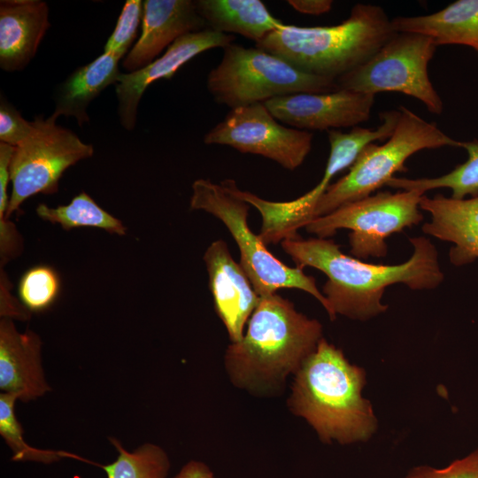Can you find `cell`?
Here are the masks:
<instances>
[{
  "instance_id": "3957f363",
  "label": "cell",
  "mask_w": 478,
  "mask_h": 478,
  "mask_svg": "<svg viewBox=\"0 0 478 478\" xmlns=\"http://www.w3.org/2000/svg\"><path fill=\"white\" fill-rule=\"evenodd\" d=\"M364 384V370L322 337L296 372L288 406L324 443L366 441L377 421L371 404L362 397Z\"/></svg>"
},
{
  "instance_id": "7402d4cb",
  "label": "cell",
  "mask_w": 478,
  "mask_h": 478,
  "mask_svg": "<svg viewBox=\"0 0 478 478\" xmlns=\"http://www.w3.org/2000/svg\"><path fill=\"white\" fill-rule=\"evenodd\" d=\"M379 116L381 123L376 128L356 126L346 133L338 129L328 131L330 150L320 184L328 187L333 177L351 167L366 146L391 136L399 120V109L384 111Z\"/></svg>"
},
{
  "instance_id": "8992f818",
  "label": "cell",
  "mask_w": 478,
  "mask_h": 478,
  "mask_svg": "<svg viewBox=\"0 0 478 478\" xmlns=\"http://www.w3.org/2000/svg\"><path fill=\"white\" fill-rule=\"evenodd\" d=\"M206 87L214 101L231 110L297 93H329L339 89L336 80L294 67L257 46L230 43L220 63L207 75Z\"/></svg>"
},
{
  "instance_id": "9c48e42d",
  "label": "cell",
  "mask_w": 478,
  "mask_h": 478,
  "mask_svg": "<svg viewBox=\"0 0 478 478\" xmlns=\"http://www.w3.org/2000/svg\"><path fill=\"white\" fill-rule=\"evenodd\" d=\"M435 42L413 33H396L369 60L336 79L340 89L375 96L399 92L421 102L429 112L442 113L443 102L428 75Z\"/></svg>"
},
{
  "instance_id": "4316f807",
  "label": "cell",
  "mask_w": 478,
  "mask_h": 478,
  "mask_svg": "<svg viewBox=\"0 0 478 478\" xmlns=\"http://www.w3.org/2000/svg\"><path fill=\"white\" fill-rule=\"evenodd\" d=\"M58 274L50 266L39 265L27 270L18 284L20 303L29 312L49 309L59 295Z\"/></svg>"
},
{
  "instance_id": "5b68a950",
  "label": "cell",
  "mask_w": 478,
  "mask_h": 478,
  "mask_svg": "<svg viewBox=\"0 0 478 478\" xmlns=\"http://www.w3.org/2000/svg\"><path fill=\"white\" fill-rule=\"evenodd\" d=\"M398 109L399 120L391 136L382 145L374 143L362 150L348 173L331 183L316 202L310 221L371 196L386 186L397 172L405 171V161L420 150L461 148V141L446 135L435 122L425 120L405 106Z\"/></svg>"
},
{
  "instance_id": "cb8c5ba5",
  "label": "cell",
  "mask_w": 478,
  "mask_h": 478,
  "mask_svg": "<svg viewBox=\"0 0 478 478\" xmlns=\"http://www.w3.org/2000/svg\"><path fill=\"white\" fill-rule=\"evenodd\" d=\"M37 215L52 224H58L64 230L89 227L104 229L110 234L126 235L127 228L117 218L100 207L85 192L74 197L68 204L52 208L44 204L36 207Z\"/></svg>"
},
{
  "instance_id": "277c9868",
  "label": "cell",
  "mask_w": 478,
  "mask_h": 478,
  "mask_svg": "<svg viewBox=\"0 0 478 478\" xmlns=\"http://www.w3.org/2000/svg\"><path fill=\"white\" fill-rule=\"evenodd\" d=\"M395 35L391 19L382 7L357 4L340 24H284L255 46L300 71L336 80L369 60Z\"/></svg>"
},
{
  "instance_id": "836d02e7",
  "label": "cell",
  "mask_w": 478,
  "mask_h": 478,
  "mask_svg": "<svg viewBox=\"0 0 478 478\" xmlns=\"http://www.w3.org/2000/svg\"><path fill=\"white\" fill-rule=\"evenodd\" d=\"M173 478H216L211 468L204 462L191 460L182 466Z\"/></svg>"
},
{
  "instance_id": "d6a6232c",
  "label": "cell",
  "mask_w": 478,
  "mask_h": 478,
  "mask_svg": "<svg viewBox=\"0 0 478 478\" xmlns=\"http://www.w3.org/2000/svg\"><path fill=\"white\" fill-rule=\"evenodd\" d=\"M288 4L297 12L304 14L320 15L330 12L331 0H288Z\"/></svg>"
},
{
  "instance_id": "ba28073f",
  "label": "cell",
  "mask_w": 478,
  "mask_h": 478,
  "mask_svg": "<svg viewBox=\"0 0 478 478\" xmlns=\"http://www.w3.org/2000/svg\"><path fill=\"white\" fill-rule=\"evenodd\" d=\"M424 195L419 190L380 191L316 218L305 228L324 239L349 229L350 255L361 260L384 258L389 236L422 221L420 203Z\"/></svg>"
},
{
  "instance_id": "f546056e",
  "label": "cell",
  "mask_w": 478,
  "mask_h": 478,
  "mask_svg": "<svg viewBox=\"0 0 478 478\" xmlns=\"http://www.w3.org/2000/svg\"><path fill=\"white\" fill-rule=\"evenodd\" d=\"M404 478H478V449L443 468L415 466Z\"/></svg>"
},
{
  "instance_id": "d6986e66",
  "label": "cell",
  "mask_w": 478,
  "mask_h": 478,
  "mask_svg": "<svg viewBox=\"0 0 478 478\" xmlns=\"http://www.w3.org/2000/svg\"><path fill=\"white\" fill-rule=\"evenodd\" d=\"M396 33L431 38L436 46L464 45L478 54V0H458L434 13L391 19Z\"/></svg>"
},
{
  "instance_id": "4dcf8cb0",
  "label": "cell",
  "mask_w": 478,
  "mask_h": 478,
  "mask_svg": "<svg viewBox=\"0 0 478 478\" xmlns=\"http://www.w3.org/2000/svg\"><path fill=\"white\" fill-rule=\"evenodd\" d=\"M15 147L0 143V220L5 218L10 196L8 186L11 182V163Z\"/></svg>"
},
{
  "instance_id": "f1b7e54d",
  "label": "cell",
  "mask_w": 478,
  "mask_h": 478,
  "mask_svg": "<svg viewBox=\"0 0 478 478\" xmlns=\"http://www.w3.org/2000/svg\"><path fill=\"white\" fill-rule=\"evenodd\" d=\"M33 128V121L25 120L14 106L2 96L0 104L1 143L17 147L29 136Z\"/></svg>"
},
{
  "instance_id": "603a6c76",
  "label": "cell",
  "mask_w": 478,
  "mask_h": 478,
  "mask_svg": "<svg viewBox=\"0 0 478 478\" xmlns=\"http://www.w3.org/2000/svg\"><path fill=\"white\" fill-rule=\"evenodd\" d=\"M467 159L451 172L435 178L408 179L392 177L386 186L401 190H419L426 193L431 189H449L451 197L464 199L478 191V140L462 142Z\"/></svg>"
},
{
  "instance_id": "4fadbf2b",
  "label": "cell",
  "mask_w": 478,
  "mask_h": 478,
  "mask_svg": "<svg viewBox=\"0 0 478 478\" xmlns=\"http://www.w3.org/2000/svg\"><path fill=\"white\" fill-rule=\"evenodd\" d=\"M235 36L210 28L185 35L173 42L158 58L136 71L122 73L115 84L118 114L123 127L131 131L136 123L140 100L153 82L171 79L187 62L211 49H224Z\"/></svg>"
},
{
  "instance_id": "7c38bea8",
  "label": "cell",
  "mask_w": 478,
  "mask_h": 478,
  "mask_svg": "<svg viewBox=\"0 0 478 478\" xmlns=\"http://www.w3.org/2000/svg\"><path fill=\"white\" fill-rule=\"evenodd\" d=\"M375 96L339 89L329 93H297L264 103L281 123L301 130L328 131L356 127L370 118Z\"/></svg>"
},
{
  "instance_id": "ffe728a7",
  "label": "cell",
  "mask_w": 478,
  "mask_h": 478,
  "mask_svg": "<svg viewBox=\"0 0 478 478\" xmlns=\"http://www.w3.org/2000/svg\"><path fill=\"white\" fill-rule=\"evenodd\" d=\"M120 59L117 55L104 52L73 72L56 89L51 115L56 119L73 117L80 127L89 122L87 109L103 90L117 83L121 74Z\"/></svg>"
},
{
  "instance_id": "ac0fdd59",
  "label": "cell",
  "mask_w": 478,
  "mask_h": 478,
  "mask_svg": "<svg viewBox=\"0 0 478 478\" xmlns=\"http://www.w3.org/2000/svg\"><path fill=\"white\" fill-rule=\"evenodd\" d=\"M50 24L49 6L42 0L0 2V67L24 69L33 59Z\"/></svg>"
},
{
  "instance_id": "6da1fadb",
  "label": "cell",
  "mask_w": 478,
  "mask_h": 478,
  "mask_svg": "<svg viewBox=\"0 0 478 478\" xmlns=\"http://www.w3.org/2000/svg\"><path fill=\"white\" fill-rule=\"evenodd\" d=\"M412 256L397 265L372 264L345 254L331 238L304 239L300 235L281 243L282 250L296 266L312 267L328 278L322 294L329 307V319L336 314L352 320H366L388 309L382 298L385 289L402 283L411 289H435L443 281L438 251L424 237L409 239Z\"/></svg>"
},
{
  "instance_id": "d4e9b609",
  "label": "cell",
  "mask_w": 478,
  "mask_h": 478,
  "mask_svg": "<svg viewBox=\"0 0 478 478\" xmlns=\"http://www.w3.org/2000/svg\"><path fill=\"white\" fill-rule=\"evenodd\" d=\"M118 451L111 464L100 466L107 478H166L170 469L166 452L153 443H144L128 451L116 439H110Z\"/></svg>"
},
{
  "instance_id": "7a4b0ae2",
  "label": "cell",
  "mask_w": 478,
  "mask_h": 478,
  "mask_svg": "<svg viewBox=\"0 0 478 478\" xmlns=\"http://www.w3.org/2000/svg\"><path fill=\"white\" fill-rule=\"evenodd\" d=\"M322 326L277 293L260 297L241 341L231 343L224 366L231 382L257 395L281 392L322 338Z\"/></svg>"
},
{
  "instance_id": "83f0119b",
  "label": "cell",
  "mask_w": 478,
  "mask_h": 478,
  "mask_svg": "<svg viewBox=\"0 0 478 478\" xmlns=\"http://www.w3.org/2000/svg\"><path fill=\"white\" fill-rule=\"evenodd\" d=\"M143 14V1H126L115 28L104 45V52L125 58L136 37L140 24L142 25Z\"/></svg>"
},
{
  "instance_id": "484cf974",
  "label": "cell",
  "mask_w": 478,
  "mask_h": 478,
  "mask_svg": "<svg viewBox=\"0 0 478 478\" xmlns=\"http://www.w3.org/2000/svg\"><path fill=\"white\" fill-rule=\"evenodd\" d=\"M17 399L18 397L13 394L0 395V434L12 451V460L50 464L66 457V452L37 449L25 442L22 427L14 412Z\"/></svg>"
},
{
  "instance_id": "1f68e13d",
  "label": "cell",
  "mask_w": 478,
  "mask_h": 478,
  "mask_svg": "<svg viewBox=\"0 0 478 478\" xmlns=\"http://www.w3.org/2000/svg\"><path fill=\"white\" fill-rule=\"evenodd\" d=\"M1 317L9 319L27 320L30 312L11 294V283L5 274H1Z\"/></svg>"
},
{
  "instance_id": "5bb4252c",
  "label": "cell",
  "mask_w": 478,
  "mask_h": 478,
  "mask_svg": "<svg viewBox=\"0 0 478 478\" xmlns=\"http://www.w3.org/2000/svg\"><path fill=\"white\" fill-rule=\"evenodd\" d=\"M217 315L231 343L241 341L244 326L260 301L248 275L222 239L213 241L203 256Z\"/></svg>"
},
{
  "instance_id": "30bf717a",
  "label": "cell",
  "mask_w": 478,
  "mask_h": 478,
  "mask_svg": "<svg viewBox=\"0 0 478 478\" xmlns=\"http://www.w3.org/2000/svg\"><path fill=\"white\" fill-rule=\"evenodd\" d=\"M56 120L52 115L47 119L36 116L29 136L15 147L11 163L12 192L3 220H9L27 198L56 193L64 173L94 154L92 144Z\"/></svg>"
},
{
  "instance_id": "8fae6325",
  "label": "cell",
  "mask_w": 478,
  "mask_h": 478,
  "mask_svg": "<svg viewBox=\"0 0 478 478\" xmlns=\"http://www.w3.org/2000/svg\"><path fill=\"white\" fill-rule=\"evenodd\" d=\"M278 121L263 103L232 109L204 135V143L260 155L293 171L310 153L313 135Z\"/></svg>"
},
{
  "instance_id": "44dd1931",
  "label": "cell",
  "mask_w": 478,
  "mask_h": 478,
  "mask_svg": "<svg viewBox=\"0 0 478 478\" xmlns=\"http://www.w3.org/2000/svg\"><path fill=\"white\" fill-rule=\"evenodd\" d=\"M196 4L207 28L238 34L255 44L284 26L260 0H197Z\"/></svg>"
},
{
  "instance_id": "2e32d148",
  "label": "cell",
  "mask_w": 478,
  "mask_h": 478,
  "mask_svg": "<svg viewBox=\"0 0 478 478\" xmlns=\"http://www.w3.org/2000/svg\"><path fill=\"white\" fill-rule=\"evenodd\" d=\"M420 207L430 215L421 227L423 233L452 244L449 251L452 265L463 266L478 260V191L464 199L424 195Z\"/></svg>"
},
{
  "instance_id": "52a82bcc",
  "label": "cell",
  "mask_w": 478,
  "mask_h": 478,
  "mask_svg": "<svg viewBox=\"0 0 478 478\" xmlns=\"http://www.w3.org/2000/svg\"><path fill=\"white\" fill-rule=\"evenodd\" d=\"M189 208L206 212L226 226L238 246L240 264L258 296L274 294L280 289H297L315 297L330 316L329 305L315 279L300 267L282 263L267 250L259 235L251 230L248 203L220 183L198 179L192 184Z\"/></svg>"
},
{
  "instance_id": "e0dca14e",
  "label": "cell",
  "mask_w": 478,
  "mask_h": 478,
  "mask_svg": "<svg viewBox=\"0 0 478 478\" xmlns=\"http://www.w3.org/2000/svg\"><path fill=\"white\" fill-rule=\"evenodd\" d=\"M42 342L32 330L19 332L12 319L0 321V389L27 402L50 389L41 364Z\"/></svg>"
},
{
  "instance_id": "9a60e30c",
  "label": "cell",
  "mask_w": 478,
  "mask_h": 478,
  "mask_svg": "<svg viewBox=\"0 0 478 478\" xmlns=\"http://www.w3.org/2000/svg\"><path fill=\"white\" fill-rule=\"evenodd\" d=\"M205 28L196 1L146 0L141 35L124 58L122 66L129 73L141 69L180 37Z\"/></svg>"
}]
</instances>
